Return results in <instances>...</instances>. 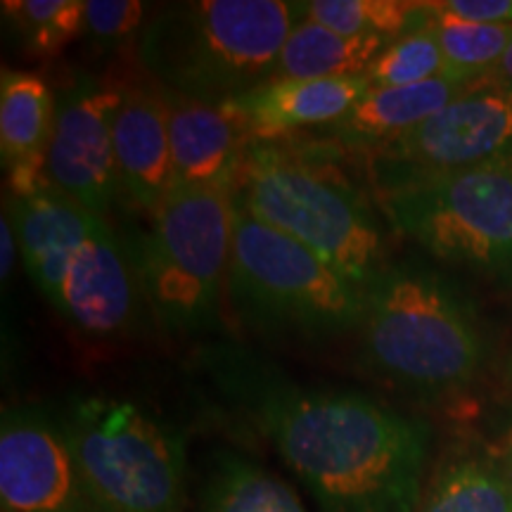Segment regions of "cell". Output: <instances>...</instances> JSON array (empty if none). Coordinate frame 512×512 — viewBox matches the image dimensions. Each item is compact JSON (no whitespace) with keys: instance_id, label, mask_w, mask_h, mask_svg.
Instances as JSON below:
<instances>
[{"instance_id":"484cf974","label":"cell","mask_w":512,"mask_h":512,"mask_svg":"<svg viewBox=\"0 0 512 512\" xmlns=\"http://www.w3.org/2000/svg\"><path fill=\"white\" fill-rule=\"evenodd\" d=\"M432 15L470 24L512 27V0H444L430 3Z\"/></svg>"},{"instance_id":"d6986e66","label":"cell","mask_w":512,"mask_h":512,"mask_svg":"<svg viewBox=\"0 0 512 512\" xmlns=\"http://www.w3.org/2000/svg\"><path fill=\"white\" fill-rule=\"evenodd\" d=\"M197 512H306L299 496L266 467L221 453L204 479Z\"/></svg>"},{"instance_id":"3957f363","label":"cell","mask_w":512,"mask_h":512,"mask_svg":"<svg viewBox=\"0 0 512 512\" xmlns=\"http://www.w3.org/2000/svg\"><path fill=\"white\" fill-rule=\"evenodd\" d=\"M358 332L368 373L422 399L460 392L484 363L475 306L451 280L418 264H389L377 275Z\"/></svg>"},{"instance_id":"5bb4252c","label":"cell","mask_w":512,"mask_h":512,"mask_svg":"<svg viewBox=\"0 0 512 512\" xmlns=\"http://www.w3.org/2000/svg\"><path fill=\"white\" fill-rule=\"evenodd\" d=\"M368 88L366 74L313 81L268 79L226 105L242 121L252 145H275L304 128L337 126Z\"/></svg>"},{"instance_id":"ba28073f","label":"cell","mask_w":512,"mask_h":512,"mask_svg":"<svg viewBox=\"0 0 512 512\" xmlns=\"http://www.w3.org/2000/svg\"><path fill=\"white\" fill-rule=\"evenodd\" d=\"M57 418L100 512L185 510V448L162 420L112 396L76 399Z\"/></svg>"},{"instance_id":"52a82bcc","label":"cell","mask_w":512,"mask_h":512,"mask_svg":"<svg viewBox=\"0 0 512 512\" xmlns=\"http://www.w3.org/2000/svg\"><path fill=\"white\" fill-rule=\"evenodd\" d=\"M235 202L363 290L389 266L382 226L363 197L280 147H249Z\"/></svg>"},{"instance_id":"44dd1931","label":"cell","mask_w":512,"mask_h":512,"mask_svg":"<svg viewBox=\"0 0 512 512\" xmlns=\"http://www.w3.org/2000/svg\"><path fill=\"white\" fill-rule=\"evenodd\" d=\"M299 19L344 36H373L394 43L432 22L430 3L403 0H311L297 3Z\"/></svg>"},{"instance_id":"4fadbf2b","label":"cell","mask_w":512,"mask_h":512,"mask_svg":"<svg viewBox=\"0 0 512 512\" xmlns=\"http://www.w3.org/2000/svg\"><path fill=\"white\" fill-rule=\"evenodd\" d=\"M169 117L171 162L176 185L233 190L245 164L249 140L242 121L230 107L211 105L164 91Z\"/></svg>"},{"instance_id":"cb8c5ba5","label":"cell","mask_w":512,"mask_h":512,"mask_svg":"<svg viewBox=\"0 0 512 512\" xmlns=\"http://www.w3.org/2000/svg\"><path fill=\"white\" fill-rule=\"evenodd\" d=\"M441 76H446V64L430 24L389 43L366 72L370 88L418 86Z\"/></svg>"},{"instance_id":"603a6c76","label":"cell","mask_w":512,"mask_h":512,"mask_svg":"<svg viewBox=\"0 0 512 512\" xmlns=\"http://www.w3.org/2000/svg\"><path fill=\"white\" fill-rule=\"evenodd\" d=\"M3 15L22 38L27 53L53 57L83 34L81 0H5Z\"/></svg>"},{"instance_id":"e0dca14e","label":"cell","mask_w":512,"mask_h":512,"mask_svg":"<svg viewBox=\"0 0 512 512\" xmlns=\"http://www.w3.org/2000/svg\"><path fill=\"white\" fill-rule=\"evenodd\" d=\"M470 86L472 83L441 76L418 86L368 88L347 117L332 126V133L351 147L373 152L425 124Z\"/></svg>"},{"instance_id":"83f0119b","label":"cell","mask_w":512,"mask_h":512,"mask_svg":"<svg viewBox=\"0 0 512 512\" xmlns=\"http://www.w3.org/2000/svg\"><path fill=\"white\" fill-rule=\"evenodd\" d=\"M498 460H501L505 475L510 479V486H512V432L505 437L501 451H498Z\"/></svg>"},{"instance_id":"8992f818","label":"cell","mask_w":512,"mask_h":512,"mask_svg":"<svg viewBox=\"0 0 512 512\" xmlns=\"http://www.w3.org/2000/svg\"><path fill=\"white\" fill-rule=\"evenodd\" d=\"M235 192L174 185L126 240L147 311L171 332L219 323L233 249Z\"/></svg>"},{"instance_id":"277c9868","label":"cell","mask_w":512,"mask_h":512,"mask_svg":"<svg viewBox=\"0 0 512 512\" xmlns=\"http://www.w3.org/2000/svg\"><path fill=\"white\" fill-rule=\"evenodd\" d=\"M297 19L283 0L166 5L140 31L138 62L164 91L223 105L271 79Z\"/></svg>"},{"instance_id":"7a4b0ae2","label":"cell","mask_w":512,"mask_h":512,"mask_svg":"<svg viewBox=\"0 0 512 512\" xmlns=\"http://www.w3.org/2000/svg\"><path fill=\"white\" fill-rule=\"evenodd\" d=\"M29 278L72 328L93 337L131 332L147 302L126 240L105 216L43 188L5 204Z\"/></svg>"},{"instance_id":"5b68a950","label":"cell","mask_w":512,"mask_h":512,"mask_svg":"<svg viewBox=\"0 0 512 512\" xmlns=\"http://www.w3.org/2000/svg\"><path fill=\"white\" fill-rule=\"evenodd\" d=\"M226 294L259 335L323 342L361 328L366 290L235 202Z\"/></svg>"},{"instance_id":"7402d4cb","label":"cell","mask_w":512,"mask_h":512,"mask_svg":"<svg viewBox=\"0 0 512 512\" xmlns=\"http://www.w3.org/2000/svg\"><path fill=\"white\" fill-rule=\"evenodd\" d=\"M430 27L437 36L448 79L475 83L494 74L512 43V27L470 24L432 15Z\"/></svg>"},{"instance_id":"9a60e30c","label":"cell","mask_w":512,"mask_h":512,"mask_svg":"<svg viewBox=\"0 0 512 512\" xmlns=\"http://www.w3.org/2000/svg\"><path fill=\"white\" fill-rule=\"evenodd\" d=\"M112 140L121 192L152 214L176 185L162 88L133 86L121 91Z\"/></svg>"},{"instance_id":"9c48e42d","label":"cell","mask_w":512,"mask_h":512,"mask_svg":"<svg viewBox=\"0 0 512 512\" xmlns=\"http://www.w3.org/2000/svg\"><path fill=\"white\" fill-rule=\"evenodd\" d=\"M396 233L448 266L512 278V162L477 166L384 192Z\"/></svg>"},{"instance_id":"ffe728a7","label":"cell","mask_w":512,"mask_h":512,"mask_svg":"<svg viewBox=\"0 0 512 512\" xmlns=\"http://www.w3.org/2000/svg\"><path fill=\"white\" fill-rule=\"evenodd\" d=\"M415 512H512V486L498 456H463L441 467Z\"/></svg>"},{"instance_id":"ac0fdd59","label":"cell","mask_w":512,"mask_h":512,"mask_svg":"<svg viewBox=\"0 0 512 512\" xmlns=\"http://www.w3.org/2000/svg\"><path fill=\"white\" fill-rule=\"evenodd\" d=\"M389 43L373 36H344L309 19H297L271 79H344L363 76Z\"/></svg>"},{"instance_id":"7c38bea8","label":"cell","mask_w":512,"mask_h":512,"mask_svg":"<svg viewBox=\"0 0 512 512\" xmlns=\"http://www.w3.org/2000/svg\"><path fill=\"white\" fill-rule=\"evenodd\" d=\"M0 512H100L57 415L29 406L3 411Z\"/></svg>"},{"instance_id":"4316f807","label":"cell","mask_w":512,"mask_h":512,"mask_svg":"<svg viewBox=\"0 0 512 512\" xmlns=\"http://www.w3.org/2000/svg\"><path fill=\"white\" fill-rule=\"evenodd\" d=\"M494 79H498L501 83H505V86H510L512 88V43H510V48H508V53L503 55V60L498 62V67L494 69Z\"/></svg>"},{"instance_id":"6da1fadb","label":"cell","mask_w":512,"mask_h":512,"mask_svg":"<svg viewBox=\"0 0 512 512\" xmlns=\"http://www.w3.org/2000/svg\"><path fill=\"white\" fill-rule=\"evenodd\" d=\"M209 373L320 512L418 508L432 437L425 420L366 394L304 387L242 349H216Z\"/></svg>"},{"instance_id":"2e32d148","label":"cell","mask_w":512,"mask_h":512,"mask_svg":"<svg viewBox=\"0 0 512 512\" xmlns=\"http://www.w3.org/2000/svg\"><path fill=\"white\" fill-rule=\"evenodd\" d=\"M57 95L43 76L5 69L0 79V157L12 197L48 188L46 159Z\"/></svg>"},{"instance_id":"8fae6325","label":"cell","mask_w":512,"mask_h":512,"mask_svg":"<svg viewBox=\"0 0 512 512\" xmlns=\"http://www.w3.org/2000/svg\"><path fill=\"white\" fill-rule=\"evenodd\" d=\"M121 91L93 76H79L62 88L46 159L50 188L105 219L124 195L112 140Z\"/></svg>"},{"instance_id":"d4e9b609","label":"cell","mask_w":512,"mask_h":512,"mask_svg":"<svg viewBox=\"0 0 512 512\" xmlns=\"http://www.w3.org/2000/svg\"><path fill=\"white\" fill-rule=\"evenodd\" d=\"M145 10L147 5L138 0H86L83 34L102 50L119 48L143 31Z\"/></svg>"},{"instance_id":"30bf717a","label":"cell","mask_w":512,"mask_h":512,"mask_svg":"<svg viewBox=\"0 0 512 512\" xmlns=\"http://www.w3.org/2000/svg\"><path fill=\"white\" fill-rule=\"evenodd\" d=\"M498 162H512V88L494 76L472 83L411 133L368 152L377 195Z\"/></svg>"}]
</instances>
